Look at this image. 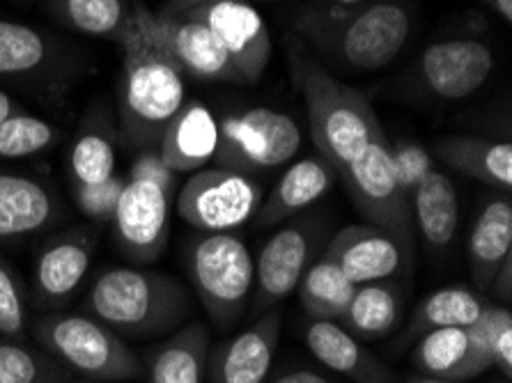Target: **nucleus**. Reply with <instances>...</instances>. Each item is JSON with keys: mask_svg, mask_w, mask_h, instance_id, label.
I'll use <instances>...</instances> for the list:
<instances>
[{"mask_svg": "<svg viewBox=\"0 0 512 383\" xmlns=\"http://www.w3.org/2000/svg\"><path fill=\"white\" fill-rule=\"evenodd\" d=\"M118 85L120 131L129 145L157 147L161 134L186 101L184 74L150 30V10L134 0L129 26L120 39Z\"/></svg>", "mask_w": 512, "mask_h": 383, "instance_id": "1", "label": "nucleus"}, {"mask_svg": "<svg viewBox=\"0 0 512 383\" xmlns=\"http://www.w3.org/2000/svg\"><path fill=\"white\" fill-rule=\"evenodd\" d=\"M294 30L336 65L375 72L405 49L411 17L398 3H315L294 14Z\"/></svg>", "mask_w": 512, "mask_h": 383, "instance_id": "2", "label": "nucleus"}, {"mask_svg": "<svg viewBox=\"0 0 512 383\" xmlns=\"http://www.w3.org/2000/svg\"><path fill=\"white\" fill-rule=\"evenodd\" d=\"M85 315L120 338H157L180 326L191 312L184 285L161 271L108 267L97 273L83 299Z\"/></svg>", "mask_w": 512, "mask_h": 383, "instance_id": "3", "label": "nucleus"}, {"mask_svg": "<svg viewBox=\"0 0 512 383\" xmlns=\"http://www.w3.org/2000/svg\"><path fill=\"white\" fill-rule=\"evenodd\" d=\"M294 83L306 99L310 136L320 156L340 175L370 140L379 122L370 99L361 90L333 78L320 62L290 46Z\"/></svg>", "mask_w": 512, "mask_h": 383, "instance_id": "4", "label": "nucleus"}, {"mask_svg": "<svg viewBox=\"0 0 512 383\" xmlns=\"http://www.w3.org/2000/svg\"><path fill=\"white\" fill-rule=\"evenodd\" d=\"M30 328L46 354L85 381L118 383L145 377L141 356L118 333L85 312H53L35 319Z\"/></svg>", "mask_w": 512, "mask_h": 383, "instance_id": "5", "label": "nucleus"}, {"mask_svg": "<svg viewBox=\"0 0 512 383\" xmlns=\"http://www.w3.org/2000/svg\"><path fill=\"white\" fill-rule=\"evenodd\" d=\"M186 269L216 326L228 328L244 315L253 296L255 262L242 239L232 232H200L189 241Z\"/></svg>", "mask_w": 512, "mask_h": 383, "instance_id": "6", "label": "nucleus"}, {"mask_svg": "<svg viewBox=\"0 0 512 383\" xmlns=\"http://www.w3.org/2000/svg\"><path fill=\"white\" fill-rule=\"evenodd\" d=\"M340 175L356 209L370 225L389 230L407 246H414V216L409 200L395 182L391 140L386 138L382 124H375L366 147L347 163Z\"/></svg>", "mask_w": 512, "mask_h": 383, "instance_id": "7", "label": "nucleus"}, {"mask_svg": "<svg viewBox=\"0 0 512 383\" xmlns=\"http://www.w3.org/2000/svg\"><path fill=\"white\" fill-rule=\"evenodd\" d=\"M301 147V129L290 115L271 108L230 113L219 122L214 161L237 173L278 168L292 161Z\"/></svg>", "mask_w": 512, "mask_h": 383, "instance_id": "8", "label": "nucleus"}, {"mask_svg": "<svg viewBox=\"0 0 512 383\" xmlns=\"http://www.w3.org/2000/svg\"><path fill=\"white\" fill-rule=\"evenodd\" d=\"M262 189L255 179L228 168H200L177 195L182 221L198 232H232L258 214Z\"/></svg>", "mask_w": 512, "mask_h": 383, "instance_id": "9", "label": "nucleus"}, {"mask_svg": "<svg viewBox=\"0 0 512 383\" xmlns=\"http://www.w3.org/2000/svg\"><path fill=\"white\" fill-rule=\"evenodd\" d=\"M324 223L320 218L304 216L283 225L262 246L255 260L253 315L274 310L299 287L310 264L317 260V250L324 241Z\"/></svg>", "mask_w": 512, "mask_h": 383, "instance_id": "10", "label": "nucleus"}, {"mask_svg": "<svg viewBox=\"0 0 512 383\" xmlns=\"http://www.w3.org/2000/svg\"><path fill=\"white\" fill-rule=\"evenodd\" d=\"M184 17L196 19L212 30L226 49L237 83L253 85L267 72L271 60V35L262 14L246 0H223L191 7Z\"/></svg>", "mask_w": 512, "mask_h": 383, "instance_id": "11", "label": "nucleus"}, {"mask_svg": "<svg viewBox=\"0 0 512 383\" xmlns=\"http://www.w3.org/2000/svg\"><path fill=\"white\" fill-rule=\"evenodd\" d=\"M170 195L147 179L127 177L113 214L120 253L134 264L157 262L170 237Z\"/></svg>", "mask_w": 512, "mask_h": 383, "instance_id": "12", "label": "nucleus"}, {"mask_svg": "<svg viewBox=\"0 0 512 383\" xmlns=\"http://www.w3.org/2000/svg\"><path fill=\"white\" fill-rule=\"evenodd\" d=\"M494 69V53L480 39H448L428 46L418 58V74L425 88L444 101L471 97L487 83Z\"/></svg>", "mask_w": 512, "mask_h": 383, "instance_id": "13", "label": "nucleus"}, {"mask_svg": "<svg viewBox=\"0 0 512 383\" xmlns=\"http://www.w3.org/2000/svg\"><path fill=\"white\" fill-rule=\"evenodd\" d=\"M97 237L76 228L46 241L33 267V303L40 308H60L72 299L92 267Z\"/></svg>", "mask_w": 512, "mask_h": 383, "instance_id": "14", "label": "nucleus"}, {"mask_svg": "<svg viewBox=\"0 0 512 383\" xmlns=\"http://www.w3.org/2000/svg\"><path fill=\"white\" fill-rule=\"evenodd\" d=\"M150 30L182 74L200 81L237 83L226 49L205 23L184 14L150 12Z\"/></svg>", "mask_w": 512, "mask_h": 383, "instance_id": "15", "label": "nucleus"}, {"mask_svg": "<svg viewBox=\"0 0 512 383\" xmlns=\"http://www.w3.org/2000/svg\"><path fill=\"white\" fill-rule=\"evenodd\" d=\"M411 246L377 225H347L333 234L324 255L338 262L354 285L391 280L405 269Z\"/></svg>", "mask_w": 512, "mask_h": 383, "instance_id": "16", "label": "nucleus"}, {"mask_svg": "<svg viewBox=\"0 0 512 383\" xmlns=\"http://www.w3.org/2000/svg\"><path fill=\"white\" fill-rule=\"evenodd\" d=\"M281 340V312H262L235 338L216 347L207 358L212 383H267L274 354Z\"/></svg>", "mask_w": 512, "mask_h": 383, "instance_id": "17", "label": "nucleus"}, {"mask_svg": "<svg viewBox=\"0 0 512 383\" xmlns=\"http://www.w3.org/2000/svg\"><path fill=\"white\" fill-rule=\"evenodd\" d=\"M62 218V202L42 179L0 170V244L49 230Z\"/></svg>", "mask_w": 512, "mask_h": 383, "instance_id": "18", "label": "nucleus"}, {"mask_svg": "<svg viewBox=\"0 0 512 383\" xmlns=\"http://www.w3.org/2000/svg\"><path fill=\"white\" fill-rule=\"evenodd\" d=\"M304 342L317 361L354 383H400L393 367L363 347V342L338 322L310 319Z\"/></svg>", "mask_w": 512, "mask_h": 383, "instance_id": "19", "label": "nucleus"}, {"mask_svg": "<svg viewBox=\"0 0 512 383\" xmlns=\"http://www.w3.org/2000/svg\"><path fill=\"white\" fill-rule=\"evenodd\" d=\"M219 120L203 101H184L161 134L157 150L173 173H196L214 161Z\"/></svg>", "mask_w": 512, "mask_h": 383, "instance_id": "20", "label": "nucleus"}, {"mask_svg": "<svg viewBox=\"0 0 512 383\" xmlns=\"http://www.w3.org/2000/svg\"><path fill=\"white\" fill-rule=\"evenodd\" d=\"M336 170H333L327 161L315 159H301L292 163L285 170V175L278 179L274 191L269 193L265 205L258 209V225L260 228H271V225L285 223L287 218L297 216L299 211L315 205L317 200L324 198L331 184L336 182Z\"/></svg>", "mask_w": 512, "mask_h": 383, "instance_id": "21", "label": "nucleus"}, {"mask_svg": "<svg viewBox=\"0 0 512 383\" xmlns=\"http://www.w3.org/2000/svg\"><path fill=\"white\" fill-rule=\"evenodd\" d=\"M209 335L203 324H189L141 358L147 383H205Z\"/></svg>", "mask_w": 512, "mask_h": 383, "instance_id": "22", "label": "nucleus"}, {"mask_svg": "<svg viewBox=\"0 0 512 383\" xmlns=\"http://www.w3.org/2000/svg\"><path fill=\"white\" fill-rule=\"evenodd\" d=\"M432 152L446 166L462 175L510 193L512 189V145L478 136H444L432 145Z\"/></svg>", "mask_w": 512, "mask_h": 383, "instance_id": "23", "label": "nucleus"}, {"mask_svg": "<svg viewBox=\"0 0 512 383\" xmlns=\"http://www.w3.org/2000/svg\"><path fill=\"white\" fill-rule=\"evenodd\" d=\"M512 255V202L510 195L487 202L485 209L480 211L471 230L469 239V264L471 278L478 289L487 292L506 262Z\"/></svg>", "mask_w": 512, "mask_h": 383, "instance_id": "24", "label": "nucleus"}, {"mask_svg": "<svg viewBox=\"0 0 512 383\" xmlns=\"http://www.w3.org/2000/svg\"><path fill=\"white\" fill-rule=\"evenodd\" d=\"M411 216L432 250L444 253L451 248L460 221V205L451 177L432 170L411 195Z\"/></svg>", "mask_w": 512, "mask_h": 383, "instance_id": "25", "label": "nucleus"}, {"mask_svg": "<svg viewBox=\"0 0 512 383\" xmlns=\"http://www.w3.org/2000/svg\"><path fill=\"white\" fill-rule=\"evenodd\" d=\"M340 326L359 340H382L402 324V292L391 280L356 285Z\"/></svg>", "mask_w": 512, "mask_h": 383, "instance_id": "26", "label": "nucleus"}, {"mask_svg": "<svg viewBox=\"0 0 512 383\" xmlns=\"http://www.w3.org/2000/svg\"><path fill=\"white\" fill-rule=\"evenodd\" d=\"M58 44L28 23L0 19V78H33L56 69Z\"/></svg>", "mask_w": 512, "mask_h": 383, "instance_id": "27", "label": "nucleus"}, {"mask_svg": "<svg viewBox=\"0 0 512 383\" xmlns=\"http://www.w3.org/2000/svg\"><path fill=\"white\" fill-rule=\"evenodd\" d=\"M134 0H46V12L62 26L88 37L120 44Z\"/></svg>", "mask_w": 512, "mask_h": 383, "instance_id": "28", "label": "nucleus"}, {"mask_svg": "<svg viewBox=\"0 0 512 383\" xmlns=\"http://www.w3.org/2000/svg\"><path fill=\"white\" fill-rule=\"evenodd\" d=\"M299 299L310 319L340 322L356 292V285L329 255H320L310 264L299 283Z\"/></svg>", "mask_w": 512, "mask_h": 383, "instance_id": "29", "label": "nucleus"}, {"mask_svg": "<svg viewBox=\"0 0 512 383\" xmlns=\"http://www.w3.org/2000/svg\"><path fill=\"white\" fill-rule=\"evenodd\" d=\"M485 306L487 303L467 287L437 289L418 303L402 333V342L418 340L437 328H467L476 322Z\"/></svg>", "mask_w": 512, "mask_h": 383, "instance_id": "30", "label": "nucleus"}, {"mask_svg": "<svg viewBox=\"0 0 512 383\" xmlns=\"http://www.w3.org/2000/svg\"><path fill=\"white\" fill-rule=\"evenodd\" d=\"M411 361L428 377L448 381L476 379L467 328H437L418 338Z\"/></svg>", "mask_w": 512, "mask_h": 383, "instance_id": "31", "label": "nucleus"}, {"mask_svg": "<svg viewBox=\"0 0 512 383\" xmlns=\"http://www.w3.org/2000/svg\"><path fill=\"white\" fill-rule=\"evenodd\" d=\"M72 372L44 349L0 335V383H67Z\"/></svg>", "mask_w": 512, "mask_h": 383, "instance_id": "32", "label": "nucleus"}, {"mask_svg": "<svg viewBox=\"0 0 512 383\" xmlns=\"http://www.w3.org/2000/svg\"><path fill=\"white\" fill-rule=\"evenodd\" d=\"M74 186L102 184L115 175V143L102 120L88 122L69 152Z\"/></svg>", "mask_w": 512, "mask_h": 383, "instance_id": "33", "label": "nucleus"}, {"mask_svg": "<svg viewBox=\"0 0 512 383\" xmlns=\"http://www.w3.org/2000/svg\"><path fill=\"white\" fill-rule=\"evenodd\" d=\"M60 131L42 117L21 111L0 122V159H28L58 143Z\"/></svg>", "mask_w": 512, "mask_h": 383, "instance_id": "34", "label": "nucleus"}, {"mask_svg": "<svg viewBox=\"0 0 512 383\" xmlns=\"http://www.w3.org/2000/svg\"><path fill=\"white\" fill-rule=\"evenodd\" d=\"M28 296L17 269L0 255V335L23 340L28 331Z\"/></svg>", "mask_w": 512, "mask_h": 383, "instance_id": "35", "label": "nucleus"}, {"mask_svg": "<svg viewBox=\"0 0 512 383\" xmlns=\"http://www.w3.org/2000/svg\"><path fill=\"white\" fill-rule=\"evenodd\" d=\"M508 326H512V315L508 308L501 306H485L476 322L467 326L469 349L478 377L487 370H492L496 338H499V333Z\"/></svg>", "mask_w": 512, "mask_h": 383, "instance_id": "36", "label": "nucleus"}, {"mask_svg": "<svg viewBox=\"0 0 512 383\" xmlns=\"http://www.w3.org/2000/svg\"><path fill=\"white\" fill-rule=\"evenodd\" d=\"M391 163L395 182H398L402 195H405L411 205V195L418 189V184L434 170L432 156L425 147L414 143V140L400 138L391 143Z\"/></svg>", "mask_w": 512, "mask_h": 383, "instance_id": "37", "label": "nucleus"}, {"mask_svg": "<svg viewBox=\"0 0 512 383\" xmlns=\"http://www.w3.org/2000/svg\"><path fill=\"white\" fill-rule=\"evenodd\" d=\"M122 189H124V177H118V175H113L102 184L74 186L76 207H79L85 216L92 218V221L111 223Z\"/></svg>", "mask_w": 512, "mask_h": 383, "instance_id": "38", "label": "nucleus"}, {"mask_svg": "<svg viewBox=\"0 0 512 383\" xmlns=\"http://www.w3.org/2000/svg\"><path fill=\"white\" fill-rule=\"evenodd\" d=\"M175 175L177 173H173L164 163V159H161L157 147H145V150H141L129 170V177L147 179V182L161 186L168 193L175 191Z\"/></svg>", "mask_w": 512, "mask_h": 383, "instance_id": "39", "label": "nucleus"}, {"mask_svg": "<svg viewBox=\"0 0 512 383\" xmlns=\"http://www.w3.org/2000/svg\"><path fill=\"white\" fill-rule=\"evenodd\" d=\"M492 367H496L506 379L512 377V326L503 328L496 338Z\"/></svg>", "mask_w": 512, "mask_h": 383, "instance_id": "40", "label": "nucleus"}, {"mask_svg": "<svg viewBox=\"0 0 512 383\" xmlns=\"http://www.w3.org/2000/svg\"><path fill=\"white\" fill-rule=\"evenodd\" d=\"M487 292H492L494 299L510 303V299H512V255L506 257V262H503L501 269L496 271V276Z\"/></svg>", "mask_w": 512, "mask_h": 383, "instance_id": "41", "label": "nucleus"}, {"mask_svg": "<svg viewBox=\"0 0 512 383\" xmlns=\"http://www.w3.org/2000/svg\"><path fill=\"white\" fill-rule=\"evenodd\" d=\"M271 383H333V381L313 370H290V372L278 374Z\"/></svg>", "mask_w": 512, "mask_h": 383, "instance_id": "42", "label": "nucleus"}, {"mask_svg": "<svg viewBox=\"0 0 512 383\" xmlns=\"http://www.w3.org/2000/svg\"><path fill=\"white\" fill-rule=\"evenodd\" d=\"M207 3H223V0H168V3L161 7V14H184L186 10H191V7Z\"/></svg>", "mask_w": 512, "mask_h": 383, "instance_id": "43", "label": "nucleus"}, {"mask_svg": "<svg viewBox=\"0 0 512 383\" xmlns=\"http://www.w3.org/2000/svg\"><path fill=\"white\" fill-rule=\"evenodd\" d=\"M21 111H23V106L19 104V101L7 95V92L0 90V122H5L7 117L17 115Z\"/></svg>", "mask_w": 512, "mask_h": 383, "instance_id": "44", "label": "nucleus"}, {"mask_svg": "<svg viewBox=\"0 0 512 383\" xmlns=\"http://www.w3.org/2000/svg\"><path fill=\"white\" fill-rule=\"evenodd\" d=\"M480 3H485L492 12L499 14V17L506 23L512 21V0H480Z\"/></svg>", "mask_w": 512, "mask_h": 383, "instance_id": "45", "label": "nucleus"}, {"mask_svg": "<svg viewBox=\"0 0 512 383\" xmlns=\"http://www.w3.org/2000/svg\"><path fill=\"white\" fill-rule=\"evenodd\" d=\"M407 383H462V381H448V379L428 377V374H421V377H414V379H409Z\"/></svg>", "mask_w": 512, "mask_h": 383, "instance_id": "46", "label": "nucleus"}, {"mask_svg": "<svg viewBox=\"0 0 512 383\" xmlns=\"http://www.w3.org/2000/svg\"><path fill=\"white\" fill-rule=\"evenodd\" d=\"M262 3H285V0H262ZM315 3H336V5H354V3H366V0H315Z\"/></svg>", "mask_w": 512, "mask_h": 383, "instance_id": "47", "label": "nucleus"}, {"mask_svg": "<svg viewBox=\"0 0 512 383\" xmlns=\"http://www.w3.org/2000/svg\"><path fill=\"white\" fill-rule=\"evenodd\" d=\"M76 383H97V381H76Z\"/></svg>", "mask_w": 512, "mask_h": 383, "instance_id": "48", "label": "nucleus"}]
</instances>
